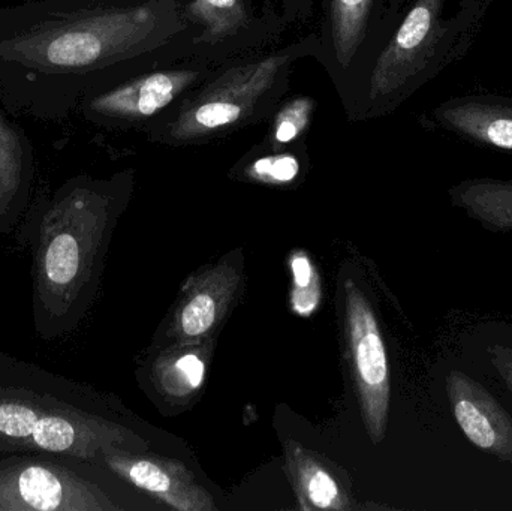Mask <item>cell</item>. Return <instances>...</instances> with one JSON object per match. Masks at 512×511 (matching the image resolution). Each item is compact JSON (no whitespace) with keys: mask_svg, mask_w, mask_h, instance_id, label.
Instances as JSON below:
<instances>
[{"mask_svg":"<svg viewBox=\"0 0 512 511\" xmlns=\"http://www.w3.org/2000/svg\"><path fill=\"white\" fill-rule=\"evenodd\" d=\"M189 0H24L0 8V105L59 123L90 93L191 59Z\"/></svg>","mask_w":512,"mask_h":511,"instance_id":"1","label":"cell"},{"mask_svg":"<svg viewBox=\"0 0 512 511\" xmlns=\"http://www.w3.org/2000/svg\"><path fill=\"white\" fill-rule=\"evenodd\" d=\"M132 176V171L108 179L78 174L53 192L33 195L14 236L32 260L33 329L44 341L71 335L92 305Z\"/></svg>","mask_w":512,"mask_h":511,"instance_id":"2","label":"cell"},{"mask_svg":"<svg viewBox=\"0 0 512 511\" xmlns=\"http://www.w3.org/2000/svg\"><path fill=\"white\" fill-rule=\"evenodd\" d=\"M150 444L84 384L0 353V452L98 462Z\"/></svg>","mask_w":512,"mask_h":511,"instance_id":"3","label":"cell"},{"mask_svg":"<svg viewBox=\"0 0 512 511\" xmlns=\"http://www.w3.org/2000/svg\"><path fill=\"white\" fill-rule=\"evenodd\" d=\"M316 48L310 32L216 66L164 123L147 132V140L168 147L203 146L267 123L291 89L295 66L315 59Z\"/></svg>","mask_w":512,"mask_h":511,"instance_id":"4","label":"cell"},{"mask_svg":"<svg viewBox=\"0 0 512 511\" xmlns=\"http://www.w3.org/2000/svg\"><path fill=\"white\" fill-rule=\"evenodd\" d=\"M444 0H414L376 51L345 98L349 122H369L390 114L417 87L441 44Z\"/></svg>","mask_w":512,"mask_h":511,"instance_id":"5","label":"cell"},{"mask_svg":"<svg viewBox=\"0 0 512 511\" xmlns=\"http://www.w3.org/2000/svg\"><path fill=\"white\" fill-rule=\"evenodd\" d=\"M96 462L0 452V511H122Z\"/></svg>","mask_w":512,"mask_h":511,"instance_id":"6","label":"cell"},{"mask_svg":"<svg viewBox=\"0 0 512 511\" xmlns=\"http://www.w3.org/2000/svg\"><path fill=\"white\" fill-rule=\"evenodd\" d=\"M215 68L197 59L161 66L90 93L78 105L77 114L104 131L146 135L164 123Z\"/></svg>","mask_w":512,"mask_h":511,"instance_id":"7","label":"cell"},{"mask_svg":"<svg viewBox=\"0 0 512 511\" xmlns=\"http://www.w3.org/2000/svg\"><path fill=\"white\" fill-rule=\"evenodd\" d=\"M397 0H322L315 60L340 101L364 74L393 29Z\"/></svg>","mask_w":512,"mask_h":511,"instance_id":"8","label":"cell"},{"mask_svg":"<svg viewBox=\"0 0 512 511\" xmlns=\"http://www.w3.org/2000/svg\"><path fill=\"white\" fill-rule=\"evenodd\" d=\"M186 14L197 29L191 59L212 66L267 50L286 29L273 0H189Z\"/></svg>","mask_w":512,"mask_h":511,"instance_id":"9","label":"cell"},{"mask_svg":"<svg viewBox=\"0 0 512 511\" xmlns=\"http://www.w3.org/2000/svg\"><path fill=\"white\" fill-rule=\"evenodd\" d=\"M346 330L351 350L354 378L360 398L364 426L373 444L382 443L390 413L391 383L387 348L378 318L363 291L348 281Z\"/></svg>","mask_w":512,"mask_h":511,"instance_id":"10","label":"cell"},{"mask_svg":"<svg viewBox=\"0 0 512 511\" xmlns=\"http://www.w3.org/2000/svg\"><path fill=\"white\" fill-rule=\"evenodd\" d=\"M96 464L117 479L134 486L153 500L180 511H216L212 495L197 482L182 462L150 455L149 452L114 450Z\"/></svg>","mask_w":512,"mask_h":511,"instance_id":"11","label":"cell"},{"mask_svg":"<svg viewBox=\"0 0 512 511\" xmlns=\"http://www.w3.org/2000/svg\"><path fill=\"white\" fill-rule=\"evenodd\" d=\"M242 276L239 261L225 258L186 282L171 327L177 344H197L221 326L239 293Z\"/></svg>","mask_w":512,"mask_h":511,"instance_id":"12","label":"cell"},{"mask_svg":"<svg viewBox=\"0 0 512 511\" xmlns=\"http://www.w3.org/2000/svg\"><path fill=\"white\" fill-rule=\"evenodd\" d=\"M445 389L451 413L469 443L512 465V417L498 399L471 375L457 369L448 372Z\"/></svg>","mask_w":512,"mask_h":511,"instance_id":"13","label":"cell"},{"mask_svg":"<svg viewBox=\"0 0 512 511\" xmlns=\"http://www.w3.org/2000/svg\"><path fill=\"white\" fill-rule=\"evenodd\" d=\"M36 158L26 131L0 105V236H14L35 195Z\"/></svg>","mask_w":512,"mask_h":511,"instance_id":"14","label":"cell"},{"mask_svg":"<svg viewBox=\"0 0 512 511\" xmlns=\"http://www.w3.org/2000/svg\"><path fill=\"white\" fill-rule=\"evenodd\" d=\"M285 461L300 510L352 509L351 495L339 476L315 453L289 440L285 443Z\"/></svg>","mask_w":512,"mask_h":511,"instance_id":"15","label":"cell"},{"mask_svg":"<svg viewBox=\"0 0 512 511\" xmlns=\"http://www.w3.org/2000/svg\"><path fill=\"white\" fill-rule=\"evenodd\" d=\"M439 125L469 140L512 152V107L468 101L435 111Z\"/></svg>","mask_w":512,"mask_h":511,"instance_id":"16","label":"cell"},{"mask_svg":"<svg viewBox=\"0 0 512 511\" xmlns=\"http://www.w3.org/2000/svg\"><path fill=\"white\" fill-rule=\"evenodd\" d=\"M451 203L492 233H512V179H472L448 191Z\"/></svg>","mask_w":512,"mask_h":511,"instance_id":"17","label":"cell"},{"mask_svg":"<svg viewBox=\"0 0 512 511\" xmlns=\"http://www.w3.org/2000/svg\"><path fill=\"white\" fill-rule=\"evenodd\" d=\"M307 161V141H301L285 149H270L256 143L234 167V173L240 179L249 182L288 186L303 176Z\"/></svg>","mask_w":512,"mask_h":511,"instance_id":"18","label":"cell"},{"mask_svg":"<svg viewBox=\"0 0 512 511\" xmlns=\"http://www.w3.org/2000/svg\"><path fill=\"white\" fill-rule=\"evenodd\" d=\"M316 110L318 101L313 96L304 93L285 96L267 120V131L259 143L270 149H285L306 141Z\"/></svg>","mask_w":512,"mask_h":511,"instance_id":"19","label":"cell"},{"mask_svg":"<svg viewBox=\"0 0 512 511\" xmlns=\"http://www.w3.org/2000/svg\"><path fill=\"white\" fill-rule=\"evenodd\" d=\"M179 351L167 354L153 368V381L171 399H186L203 386L206 357L194 344L180 345Z\"/></svg>","mask_w":512,"mask_h":511,"instance_id":"20","label":"cell"},{"mask_svg":"<svg viewBox=\"0 0 512 511\" xmlns=\"http://www.w3.org/2000/svg\"><path fill=\"white\" fill-rule=\"evenodd\" d=\"M292 288L291 308L301 317H310L321 302V281L318 270L309 255L303 251L294 252L289 260Z\"/></svg>","mask_w":512,"mask_h":511,"instance_id":"21","label":"cell"},{"mask_svg":"<svg viewBox=\"0 0 512 511\" xmlns=\"http://www.w3.org/2000/svg\"><path fill=\"white\" fill-rule=\"evenodd\" d=\"M316 0H279V12L286 27L306 23L315 12Z\"/></svg>","mask_w":512,"mask_h":511,"instance_id":"22","label":"cell"},{"mask_svg":"<svg viewBox=\"0 0 512 511\" xmlns=\"http://www.w3.org/2000/svg\"><path fill=\"white\" fill-rule=\"evenodd\" d=\"M490 362L504 380L505 386L512 395V347L495 344L489 347Z\"/></svg>","mask_w":512,"mask_h":511,"instance_id":"23","label":"cell"}]
</instances>
